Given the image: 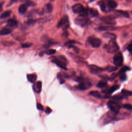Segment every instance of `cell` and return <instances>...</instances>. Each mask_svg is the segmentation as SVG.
Returning a JSON list of instances; mask_svg holds the SVG:
<instances>
[{
    "label": "cell",
    "instance_id": "1",
    "mask_svg": "<svg viewBox=\"0 0 132 132\" xmlns=\"http://www.w3.org/2000/svg\"><path fill=\"white\" fill-rule=\"evenodd\" d=\"M105 48L107 52L111 54L117 52L119 49V46L115 40H110L107 44L105 45Z\"/></svg>",
    "mask_w": 132,
    "mask_h": 132
},
{
    "label": "cell",
    "instance_id": "2",
    "mask_svg": "<svg viewBox=\"0 0 132 132\" xmlns=\"http://www.w3.org/2000/svg\"><path fill=\"white\" fill-rule=\"evenodd\" d=\"M114 65L117 67H121L123 62V57L121 52H118L115 55L113 58Z\"/></svg>",
    "mask_w": 132,
    "mask_h": 132
},
{
    "label": "cell",
    "instance_id": "3",
    "mask_svg": "<svg viewBox=\"0 0 132 132\" xmlns=\"http://www.w3.org/2000/svg\"><path fill=\"white\" fill-rule=\"evenodd\" d=\"M107 105L108 107L110 109L112 112H113L115 114H118L120 110V106L117 103V102L114 101H109Z\"/></svg>",
    "mask_w": 132,
    "mask_h": 132
},
{
    "label": "cell",
    "instance_id": "4",
    "mask_svg": "<svg viewBox=\"0 0 132 132\" xmlns=\"http://www.w3.org/2000/svg\"><path fill=\"white\" fill-rule=\"evenodd\" d=\"M54 63L56 65L59 67H60L61 69H63L64 70H66L67 69V67H66V59L63 57V56H60L59 57V59L56 58L53 60Z\"/></svg>",
    "mask_w": 132,
    "mask_h": 132
},
{
    "label": "cell",
    "instance_id": "5",
    "mask_svg": "<svg viewBox=\"0 0 132 132\" xmlns=\"http://www.w3.org/2000/svg\"><path fill=\"white\" fill-rule=\"evenodd\" d=\"M79 82H80V84L78 85L77 88L79 89L82 90H86L89 88H90L91 86V84L90 82L88 81L85 80V79L81 78Z\"/></svg>",
    "mask_w": 132,
    "mask_h": 132
},
{
    "label": "cell",
    "instance_id": "6",
    "mask_svg": "<svg viewBox=\"0 0 132 132\" xmlns=\"http://www.w3.org/2000/svg\"><path fill=\"white\" fill-rule=\"evenodd\" d=\"M88 41L92 47L95 48L100 47L102 44V42L100 39L93 37H89L88 39Z\"/></svg>",
    "mask_w": 132,
    "mask_h": 132
},
{
    "label": "cell",
    "instance_id": "7",
    "mask_svg": "<svg viewBox=\"0 0 132 132\" xmlns=\"http://www.w3.org/2000/svg\"><path fill=\"white\" fill-rule=\"evenodd\" d=\"M75 23L77 24V25L82 26H85L86 25L89 24L91 23V21L89 19L87 18H78L75 20Z\"/></svg>",
    "mask_w": 132,
    "mask_h": 132
},
{
    "label": "cell",
    "instance_id": "8",
    "mask_svg": "<svg viewBox=\"0 0 132 132\" xmlns=\"http://www.w3.org/2000/svg\"><path fill=\"white\" fill-rule=\"evenodd\" d=\"M64 26V28H66L69 26V19L67 16H64L63 18H61L59 22L58 23L57 27L58 28Z\"/></svg>",
    "mask_w": 132,
    "mask_h": 132
},
{
    "label": "cell",
    "instance_id": "9",
    "mask_svg": "<svg viewBox=\"0 0 132 132\" xmlns=\"http://www.w3.org/2000/svg\"><path fill=\"white\" fill-rule=\"evenodd\" d=\"M33 88L34 91L37 94L40 93L42 89V82L38 81L36 82L33 86Z\"/></svg>",
    "mask_w": 132,
    "mask_h": 132
},
{
    "label": "cell",
    "instance_id": "10",
    "mask_svg": "<svg viewBox=\"0 0 132 132\" xmlns=\"http://www.w3.org/2000/svg\"><path fill=\"white\" fill-rule=\"evenodd\" d=\"M84 8L83 6L81 4H76L72 6V7L73 11L74 13H77V14H80Z\"/></svg>",
    "mask_w": 132,
    "mask_h": 132
},
{
    "label": "cell",
    "instance_id": "11",
    "mask_svg": "<svg viewBox=\"0 0 132 132\" xmlns=\"http://www.w3.org/2000/svg\"><path fill=\"white\" fill-rule=\"evenodd\" d=\"M101 20L106 24L109 25H114L116 24V22L110 17H104L101 18Z\"/></svg>",
    "mask_w": 132,
    "mask_h": 132
},
{
    "label": "cell",
    "instance_id": "12",
    "mask_svg": "<svg viewBox=\"0 0 132 132\" xmlns=\"http://www.w3.org/2000/svg\"><path fill=\"white\" fill-rule=\"evenodd\" d=\"M7 24L10 27L15 28L18 25V22L14 19H10L7 21Z\"/></svg>",
    "mask_w": 132,
    "mask_h": 132
},
{
    "label": "cell",
    "instance_id": "13",
    "mask_svg": "<svg viewBox=\"0 0 132 132\" xmlns=\"http://www.w3.org/2000/svg\"><path fill=\"white\" fill-rule=\"evenodd\" d=\"M103 36L104 38H110V40H115L116 38V36L115 34H113V33L109 32L104 33Z\"/></svg>",
    "mask_w": 132,
    "mask_h": 132
},
{
    "label": "cell",
    "instance_id": "14",
    "mask_svg": "<svg viewBox=\"0 0 132 132\" xmlns=\"http://www.w3.org/2000/svg\"><path fill=\"white\" fill-rule=\"evenodd\" d=\"M27 78L28 82L33 83L37 80V75L35 74H29L27 75Z\"/></svg>",
    "mask_w": 132,
    "mask_h": 132
},
{
    "label": "cell",
    "instance_id": "15",
    "mask_svg": "<svg viewBox=\"0 0 132 132\" xmlns=\"http://www.w3.org/2000/svg\"><path fill=\"white\" fill-rule=\"evenodd\" d=\"M116 28L113 27V26H101L98 29L99 31H114L116 30Z\"/></svg>",
    "mask_w": 132,
    "mask_h": 132
},
{
    "label": "cell",
    "instance_id": "16",
    "mask_svg": "<svg viewBox=\"0 0 132 132\" xmlns=\"http://www.w3.org/2000/svg\"><path fill=\"white\" fill-rule=\"evenodd\" d=\"M27 9H28V6L24 4H22L19 6V7L18 8V11L20 14H24L26 12V11H27Z\"/></svg>",
    "mask_w": 132,
    "mask_h": 132
},
{
    "label": "cell",
    "instance_id": "17",
    "mask_svg": "<svg viewBox=\"0 0 132 132\" xmlns=\"http://www.w3.org/2000/svg\"><path fill=\"white\" fill-rule=\"evenodd\" d=\"M89 69L92 73H98V72L102 70L101 68H99L97 66L94 65H90L89 66Z\"/></svg>",
    "mask_w": 132,
    "mask_h": 132
},
{
    "label": "cell",
    "instance_id": "18",
    "mask_svg": "<svg viewBox=\"0 0 132 132\" xmlns=\"http://www.w3.org/2000/svg\"><path fill=\"white\" fill-rule=\"evenodd\" d=\"M12 30L9 28H3L0 31V35L4 36L11 34Z\"/></svg>",
    "mask_w": 132,
    "mask_h": 132
},
{
    "label": "cell",
    "instance_id": "19",
    "mask_svg": "<svg viewBox=\"0 0 132 132\" xmlns=\"http://www.w3.org/2000/svg\"><path fill=\"white\" fill-rule=\"evenodd\" d=\"M11 11H5L4 12H3L2 14L0 15V19H3L8 18V16H10L11 14Z\"/></svg>",
    "mask_w": 132,
    "mask_h": 132
},
{
    "label": "cell",
    "instance_id": "20",
    "mask_svg": "<svg viewBox=\"0 0 132 132\" xmlns=\"http://www.w3.org/2000/svg\"><path fill=\"white\" fill-rule=\"evenodd\" d=\"M119 88V86L116 85H114L112 87H111L110 88H109V89L107 91V93L108 94H111L113 92H114L116 90H117Z\"/></svg>",
    "mask_w": 132,
    "mask_h": 132
},
{
    "label": "cell",
    "instance_id": "21",
    "mask_svg": "<svg viewBox=\"0 0 132 132\" xmlns=\"http://www.w3.org/2000/svg\"><path fill=\"white\" fill-rule=\"evenodd\" d=\"M88 13H89V11L86 9V8H84L82 9V11L80 13V16H81V17L82 18H85L86 17V16L88 15Z\"/></svg>",
    "mask_w": 132,
    "mask_h": 132
},
{
    "label": "cell",
    "instance_id": "22",
    "mask_svg": "<svg viewBox=\"0 0 132 132\" xmlns=\"http://www.w3.org/2000/svg\"><path fill=\"white\" fill-rule=\"evenodd\" d=\"M108 6L110 9H114L117 7V4L114 1H110L108 2Z\"/></svg>",
    "mask_w": 132,
    "mask_h": 132
},
{
    "label": "cell",
    "instance_id": "23",
    "mask_svg": "<svg viewBox=\"0 0 132 132\" xmlns=\"http://www.w3.org/2000/svg\"><path fill=\"white\" fill-rule=\"evenodd\" d=\"M89 11L91 16H93V17H95V16H98V12L96 9H94V8H90L89 10Z\"/></svg>",
    "mask_w": 132,
    "mask_h": 132
},
{
    "label": "cell",
    "instance_id": "24",
    "mask_svg": "<svg viewBox=\"0 0 132 132\" xmlns=\"http://www.w3.org/2000/svg\"><path fill=\"white\" fill-rule=\"evenodd\" d=\"M106 85H107V82L106 81H101L98 82L97 85V86L100 88H103L106 86Z\"/></svg>",
    "mask_w": 132,
    "mask_h": 132
},
{
    "label": "cell",
    "instance_id": "25",
    "mask_svg": "<svg viewBox=\"0 0 132 132\" xmlns=\"http://www.w3.org/2000/svg\"><path fill=\"white\" fill-rule=\"evenodd\" d=\"M89 94L92 95V96L94 97L95 98H101V94L100 93L97 91H91L89 92Z\"/></svg>",
    "mask_w": 132,
    "mask_h": 132
},
{
    "label": "cell",
    "instance_id": "26",
    "mask_svg": "<svg viewBox=\"0 0 132 132\" xmlns=\"http://www.w3.org/2000/svg\"><path fill=\"white\" fill-rule=\"evenodd\" d=\"M117 11L119 13V14H121L122 16H124V17L129 18V16H130L129 14H128V13L127 11H121V10H118V11Z\"/></svg>",
    "mask_w": 132,
    "mask_h": 132
},
{
    "label": "cell",
    "instance_id": "27",
    "mask_svg": "<svg viewBox=\"0 0 132 132\" xmlns=\"http://www.w3.org/2000/svg\"><path fill=\"white\" fill-rule=\"evenodd\" d=\"M121 94H122L124 95V96H132V91L123 89V90H122Z\"/></svg>",
    "mask_w": 132,
    "mask_h": 132
},
{
    "label": "cell",
    "instance_id": "28",
    "mask_svg": "<svg viewBox=\"0 0 132 132\" xmlns=\"http://www.w3.org/2000/svg\"><path fill=\"white\" fill-rule=\"evenodd\" d=\"M124 97V95L122 94V95H121V94L116 95H115V97H114L113 100L114 101L117 102V101H119V100H122V99Z\"/></svg>",
    "mask_w": 132,
    "mask_h": 132
},
{
    "label": "cell",
    "instance_id": "29",
    "mask_svg": "<svg viewBox=\"0 0 132 132\" xmlns=\"http://www.w3.org/2000/svg\"><path fill=\"white\" fill-rule=\"evenodd\" d=\"M129 70H130L129 67H127V66H124V67H122L121 69V70L119 71V72L118 74H121L122 73H124V72H125L126 71Z\"/></svg>",
    "mask_w": 132,
    "mask_h": 132
},
{
    "label": "cell",
    "instance_id": "30",
    "mask_svg": "<svg viewBox=\"0 0 132 132\" xmlns=\"http://www.w3.org/2000/svg\"><path fill=\"white\" fill-rule=\"evenodd\" d=\"M25 4L28 7H33V6H35L36 5L35 3L33 1H29V0H28V1L26 2Z\"/></svg>",
    "mask_w": 132,
    "mask_h": 132
},
{
    "label": "cell",
    "instance_id": "31",
    "mask_svg": "<svg viewBox=\"0 0 132 132\" xmlns=\"http://www.w3.org/2000/svg\"><path fill=\"white\" fill-rule=\"evenodd\" d=\"M3 45H4L5 46H6V47H8V46H11L15 44V43L12 41H4L2 42Z\"/></svg>",
    "mask_w": 132,
    "mask_h": 132
},
{
    "label": "cell",
    "instance_id": "32",
    "mask_svg": "<svg viewBox=\"0 0 132 132\" xmlns=\"http://www.w3.org/2000/svg\"><path fill=\"white\" fill-rule=\"evenodd\" d=\"M46 11L48 13H51L53 11L52 5L50 4V3L47 4V5H46Z\"/></svg>",
    "mask_w": 132,
    "mask_h": 132
},
{
    "label": "cell",
    "instance_id": "33",
    "mask_svg": "<svg viewBox=\"0 0 132 132\" xmlns=\"http://www.w3.org/2000/svg\"><path fill=\"white\" fill-rule=\"evenodd\" d=\"M99 5L100 6L101 11H105V10H106V6H105L104 2L103 1H101L99 3Z\"/></svg>",
    "mask_w": 132,
    "mask_h": 132
},
{
    "label": "cell",
    "instance_id": "34",
    "mask_svg": "<svg viewBox=\"0 0 132 132\" xmlns=\"http://www.w3.org/2000/svg\"><path fill=\"white\" fill-rule=\"evenodd\" d=\"M56 52V50L54 49H50V50H48L44 51V53L45 54H47L48 55H53Z\"/></svg>",
    "mask_w": 132,
    "mask_h": 132
},
{
    "label": "cell",
    "instance_id": "35",
    "mask_svg": "<svg viewBox=\"0 0 132 132\" xmlns=\"http://www.w3.org/2000/svg\"><path fill=\"white\" fill-rule=\"evenodd\" d=\"M37 22V20H34L33 19H30L28 20L27 21V24L28 25H34L35 23Z\"/></svg>",
    "mask_w": 132,
    "mask_h": 132
},
{
    "label": "cell",
    "instance_id": "36",
    "mask_svg": "<svg viewBox=\"0 0 132 132\" xmlns=\"http://www.w3.org/2000/svg\"><path fill=\"white\" fill-rule=\"evenodd\" d=\"M57 78L59 81V82H60V84L64 83V82H65V81L63 78V76L62 75V74L61 73H59L57 74Z\"/></svg>",
    "mask_w": 132,
    "mask_h": 132
},
{
    "label": "cell",
    "instance_id": "37",
    "mask_svg": "<svg viewBox=\"0 0 132 132\" xmlns=\"http://www.w3.org/2000/svg\"><path fill=\"white\" fill-rule=\"evenodd\" d=\"M32 45V43H25V44H22V48H30L31 46Z\"/></svg>",
    "mask_w": 132,
    "mask_h": 132
},
{
    "label": "cell",
    "instance_id": "38",
    "mask_svg": "<svg viewBox=\"0 0 132 132\" xmlns=\"http://www.w3.org/2000/svg\"><path fill=\"white\" fill-rule=\"evenodd\" d=\"M123 107L128 110H132V105L130 104H124L123 105Z\"/></svg>",
    "mask_w": 132,
    "mask_h": 132
},
{
    "label": "cell",
    "instance_id": "39",
    "mask_svg": "<svg viewBox=\"0 0 132 132\" xmlns=\"http://www.w3.org/2000/svg\"><path fill=\"white\" fill-rule=\"evenodd\" d=\"M106 70L108 72H113V71H115L117 70V68L111 67V66H110V67L106 68Z\"/></svg>",
    "mask_w": 132,
    "mask_h": 132
},
{
    "label": "cell",
    "instance_id": "40",
    "mask_svg": "<svg viewBox=\"0 0 132 132\" xmlns=\"http://www.w3.org/2000/svg\"><path fill=\"white\" fill-rule=\"evenodd\" d=\"M120 80H121V81H125V80L126 79V75H125L124 73L121 74H120Z\"/></svg>",
    "mask_w": 132,
    "mask_h": 132
},
{
    "label": "cell",
    "instance_id": "41",
    "mask_svg": "<svg viewBox=\"0 0 132 132\" xmlns=\"http://www.w3.org/2000/svg\"><path fill=\"white\" fill-rule=\"evenodd\" d=\"M37 108L39 110H44V107L42 106V105H41L40 104H37Z\"/></svg>",
    "mask_w": 132,
    "mask_h": 132
},
{
    "label": "cell",
    "instance_id": "42",
    "mask_svg": "<svg viewBox=\"0 0 132 132\" xmlns=\"http://www.w3.org/2000/svg\"><path fill=\"white\" fill-rule=\"evenodd\" d=\"M127 49L129 51V52L132 54V44H130L129 45H128V47H127Z\"/></svg>",
    "mask_w": 132,
    "mask_h": 132
},
{
    "label": "cell",
    "instance_id": "43",
    "mask_svg": "<svg viewBox=\"0 0 132 132\" xmlns=\"http://www.w3.org/2000/svg\"><path fill=\"white\" fill-rule=\"evenodd\" d=\"M51 111H52V110H51V109L50 108H49V107H47V108H46V110H45V113H47V114H50V113H51Z\"/></svg>",
    "mask_w": 132,
    "mask_h": 132
},
{
    "label": "cell",
    "instance_id": "44",
    "mask_svg": "<svg viewBox=\"0 0 132 132\" xmlns=\"http://www.w3.org/2000/svg\"><path fill=\"white\" fill-rule=\"evenodd\" d=\"M4 2H0V12L2 11L3 9V5L4 4Z\"/></svg>",
    "mask_w": 132,
    "mask_h": 132
},
{
    "label": "cell",
    "instance_id": "45",
    "mask_svg": "<svg viewBox=\"0 0 132 132\" xmlns=\"http://www.w3.org/2000/svg\"><path fill=\"white\" fill-rule=\"evenodd\" d=\"M17 1H18V0H11V3H10V4H12V3H14Z\"/></svg>",
    "mask_w": 132,
    "mask_h": 132
}]
</instances>
